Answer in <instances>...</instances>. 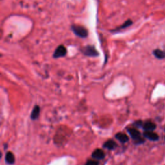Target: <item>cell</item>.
Returning <instances> with one entry per match:
<instances>
[{
    "instance_id": "obj_11",
    "label": "cell",
    "mask_w": 165,
    "mask_h": 165,
    "mask_svg": "<svg viewBox=\"0 0 165 165\" xmlns=\"http://www.w3.org/2000/svg\"><path fill=\"white\" fill-rule=\"evenodd\" d=\"M5 161L9 164H12L15 162V157L13 153L10 152H8L5 155Z\"/></svg>"
},
{
    "instance_id": "obj_15",
    "label": "cell",
    "mask_w": 165,
    "mask_h": 165,
    "mask_svg": "<svg viewBox=\"0 0 165 165\" xmlns=\"http://www.w3.org/2000/svg\"><path fill=\"white\" fill-rule=\"evenodd\" d=\"M136 125H138V126L141 125H142V122H141V121H138V122H136Z\"/></svg>"
},
{
    "instance_id": "obj_1",
    "label": "cell",
    "mask_w": 165,
    "mask_h": 165,
    "mask_svg": "<svg viewBox=\"0 0 165 165\" xmlns=\"http://www.w3.org/2000/svg\"><path fill=\"white\" fill-rule=\"evenodd\" d=\"M71 29L75 34L78 37L81 38H85L87 37L88 31L85 27L80 26V25H74L71 27Z\"/></svg>"
},
{
    "instance_id": "obj_14",
    "label": "cell",
    "mask_w": 165,
    "mask_h": 165,
    "mask_svg": "<svg viewBox=\"0 0 165 165\" xmlns=\"http://www.w3.org/2000/svg\"><path fill=\"white\" fill-rule=\"evenodd\" d=\"M86 165H99V163L96 161H88L86 162Z\"/></svg>"
},
{
    "instance_id": "obj_10",
    "label": "cell",
    "mask_w": 165,
    "mask_h": 165,
    "mask_svg": "<svg viewBox=\"0 0 165 165\" xmlns=\"http://www.w3.org/2000/svg\"><path fill=\"white\" fill-rule=\"evenodd\" d=\"M40 108L39 106L36 105L34 108H33V110L32 111V114H31V119L33 120L37 119L38 117L40 116Z\"/></svg>"
},
{
    "instance_id": "obj_9",
    "label": "cell",
    "mask_w": 165,
    "mask_h": 165,
    "mask_svg": "<svg viewBox=\"0 0 165 165\" xmlns=\"http://www.w3.org/2000/svg\"><path fill=\"white\" fill-rule=\"evenodd\" d=\"M132 24H133V21L131 20V19H128V20L126 21L125 23L121 25V26H120L119 27H117V29L115 30H113L112 32H117V31H119V30H123L125 29H127V27H129Z\"/></svg>"
},
{
    "instance_id": "obj_13",
    "label": "cell",
    "mask_w": 165,
    "mask_h": 165,
    "mask_svg": "<svg viewBox=\"0 0 165 165\" xmlns=\"http://www.w3.org/2000/svg\"><path fill=\"white\" fill-rule=\"evenodd\" d=\"M116 138H117V139L123 142V143H125V142H127L128 141V137L127 135H126L125 134L123 133H118L116 134Z\"/></svg>"
},
{
    "instance_id": "obj_8",
    "label": "cell",
    "mask_w": 165,
    "mask_h": 165,
    "mask_svg": "<svg viewBox=\"0 0 165 165\" xmlns=\"http://www.w3.org/2000/svg\"><path fill=\"white\" fill-rule=\"evenodd\" d=\"M155 128H156L155 124L150 121L146 122L143 125L144 130H145L146 131H150V132H153V131L155 129Z\"/></svg>"
},
{
    "instance_id": "obj_5",
    "label": "cell",
    "mask_w": 165,
    "mask_h": 165,
    "mask_svg": "<svg viewBox=\"0 0 165 165\" xmlns=\"http://www.w3.org/2000/svg\"><path fill=\"white\" fill-rule=\"evenodd\" d=\"M145 138L149 139L150 141H157L159 139V136L157 134L150 131H146L143 134Z\"/></svg>"
},
{
    "instance_id": "obj_3",
    "label": "cell",
    "mask_w": 165,
    "mask_h": 165,
    "mask_svg": "<svg viewBox=\"0 0 165 165\" xmlns=\"http://www.w3.org/2000/svg\"><path fill=\"white\" fill-rule=\"evenodd\" d=\"M128 133L130 134V135L131 137H132V138L136 141V143L140 144L144 142L143 139H142L141 138L140 132H139L138 130L134 129V128H130V129L128 130Z\"/></svg>"
},
{
    "instance_id": "obj_4",
    "label": "cell",
    "mask_w": 165,
    "mask_h": 165,
    "mask_svg": "<svg viewBox=\"0 0 165 165\" xmlns=\"http://www.w3.org/2000/svg\"><path fill=\"white\" fill-rule=\"evenodd\" d=\"M66 54V49L65 48V46L63 45H61L58 46L56 49H55L53 56H54V58H59L65 56Z\"/></svg>"
},
{
    "instance_id": "obj_7",
    "label": "cell",
    "mask_w": 165,
    "mask_h": 165,
    "mask_svg": "<svg viewBox=\"0 0 165 165\" xmlns=\"http://www.w3.org/2000/svg\"><path fill=\"white\" fill-rule=\"evenodd\" d=\"M153 54L158 60H163L165 58V51L163 50L156 49L153 50Z\"/></svg>"
},
{
    "instance_id": "obj_2",
    "label": "cell",
    "mask_w": 165,
    "mask_h": 165,
    "mask_svg": "<svg viewBox=\"0 0 165 165\" xmlns=\"http://www.w3.org/2000/svg\"><path fill=\"white\" fill-rule=\"evenodd\" d=\"M82 52L84 55L88 57H97L99 55V53L94 46L88 45L82 49Z\"/></svg>"
},
{
    "instance_id": "obj_6",
    "label": "cell",
    "mask_w": 165,
    "mask_h": 165,
    "mask_svg": "<svg viewBox=\"0 0 165 165\" xmlns=\"http://www.w3.org/2000/svg\"><path fill=\"white\" fill-rule=\"evenodd\" d=\"M92 157L97 159V160H100V159H103L105 158V153L101 149H96L94 152L92 153Z\"/></svg>"
},
{
    "instance_id": "obj_12",
    "label": "cell",
    "mask_w": 165,
    "mask_h": 165,
    "mask_svg": "<svg viewBox=\"0 0 165 165\" xmlns=\"http://www.w3.org/2000/svg\"><path fill=\"white\" fill-rule=\"evenodd\" d=\"M103 147L105 149H107L108 150H114L116 148L117 144L116 143V142H114L112 140H109L105 142V144H103Z\"/></svg>"
}]
</instances>
